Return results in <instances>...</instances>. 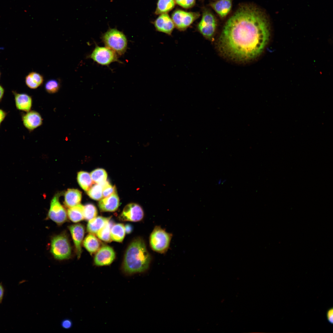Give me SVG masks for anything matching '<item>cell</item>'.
I'll list each match as a JSON object with an SVG mask.
<instances>
[{"label":"cell","mask_w":333,"mask_h":333,"mask_svg":"<svg viewBox=\"0 0 333 333\" xmlns=\"http://www.w3.org/2000/svg\"><path fill=\"white\" fill-rule=\"evenodd\" d=\"M270 36L266 16L253 5L240 6L225 23L218 41L220 52L234 60L246 62L259 56Z\"/></svg>","instance_id":"cell-1"},{"label":"cell","mask_w":333,"mask_h":333,"mask_svg":"<svg viewBox=\"0 0 333 333\" xmlns=\"http://www.w3.org/2000/svg\"><path fill=\"white\" fill-rule=\"evenodd\" d=\"M151 259L143 240L136 239L131 243L126 250L123 269L128 274L143 272L148 268Z\"/></svg>","instance_id":"cell-2"},{"label":"cell","mask_w":333,"mask_h":333,"mask_svg":"<svg viewBox=\"0 0 333 333\" xmlns=\"http://www.w3.org/2000/svg\"><path fill=\"white\" fill-rule=\"evenodd\" d=\"M101 39L106 47L121 56L128 47L127 38L122 32L116 28H109L101 36Z\"/></svg>","instance_id":"cell-3"},{"label":"cell","mask_w":333,"mask_h":333,"mask_svg":"<svg viewBox=\"0 0 333 333\" xmlns=\"http://www.w3.org/2000/svg\"><path fill=\"white\" fill-rule=\"evenodd\" d=\"M50 251L54 258L57 260H66L70 257L71 247L68 238L66 234H60L52 238Z\"/></svg>","instance_id":"cell-4"},{"label":"cell","mask_w":333,"mask_h":333,"mask_svg":"<svg viewBox=\"0 0 333 333\" xmlns=\"http://www.w3.org/2000/svg\"><path fill=\"white\" fill-rule=\"evenodd\" d=\"M172 234L159 226L154 229L150 237V244L154 251L160 253L166 252L168 249Z\"/></svg>","instance_id":"cell-5"},{"label":"cell","mask_w":333,"mask_h":333,"mask_svg":"<svg viewBox=\"0 0 333 333\" xmlns=\"http://www.w3.org/2000/svg\"><path fill=\"white\" fill-rule=\"evenodd\" d=\"M118 55L113 51L106 47L96 45L91 53L87 56L94 62L103 66H108L114 62L122 63Z\"/></svg>","instance_id":"cell-6"},{"label":"cell","mask_w":333,"mask_h":333,"mask_svg":"<svg viewBox=\"0 0 333 333\" xmlns=\"http://www.w3.org/2000/svg\"><path fill=\"white\" fill-rule=\"evenodd\" d=\"M216 26V20L214 14L209 10L204 8L197 26L198 30L205 38L211 39L214 34Z\"/></svg>","instance_id":"cell-7"},{"label":"cell","mask_w":333,"mask_h":333,"mask_svg":"<svg viewBox=\"0 0 333 333\" xmlns=\"http://www.w3.org/2000/svg\"><path fill=\"white\" fill-rule=\"evenodd\" d=\"M199 15L198 12H188L177 10L172 13L171 19L175 27L180 31H184L189 27Z\"/></svg>","instance_id":"cell-8"},{"label":"cell","mask_w":333,"mask_h":333,"mask_svg":"<svg viewBox=\"0 0 333 333\" xmlns=\"http://www.w3.org/2000/svg\"><path fill=\"white\" fill-rule=\"evenodd\" d=\"M60 195V193H57L52 199L47 214V217L58 225L65 222L68 217L65 209L59 201Z\"/></svg>","instance_id":"cell-9"},{"label":"cell","mask_w":333,"mask_h":333,"mask_svg":"<svg viewBox=\"0 0 333 333\" xmlns=\"http://www.w3.org/2000/svg\"><path fill=\"white\" fill-rule=\"evenodd\" d=\"M144 216V212L142 207L135 203H130L127 205L119 216V219L122 221H138L142 220Z\"/></svg>","instance_id":"cell-10"},{"label":"cell","mask_w":333,"mask_h":333,"mask_svg":"<svg viewBox=\"0 0 333 333\" xmlns=\"http://www.w3.org/2000/svg\"><path fill=\"white\" fill-rule=\"evenodd\" d=\"M115 257V253L112 247L104 246L97 251L94 258V263L98 266L109 265L113 262Z\"/></svg>","instance_id":"cell-11"},{"label":"cell","mask_w":333,"mask_h":333,"mask_svg":"<svg viewBox=\"0 0 333 333\" xmlns=\"http://www.w3.org/2000/svg\"><path fill=\"white\" fill-rule=\"evenodd\" d=\"M74 244L75 252L77 258L79 259L82 253L81 244L84 234V228L83 225L76 224L68 227Z\"/></svg>","instance_id":"cell-12"},{"label":"cell","mask_w":333,"mask_h":333,"mask_svg":"<svg viewBox=\"0 0 333 333\" xmlns=\"http://www.w3.org/2000/svg\"><path fill=\"white\" fill-rule=\"evenodd\" d=\"M21 120L24 126L29 131H31L40 126L42 123L40 114L35 111H30L21 114Z\"/></svg>","instance_id":"cell-13"},{"label":"cell","mask_w":333,"mask_h":333,"mask_svg":"<svg viewBox=\"0 0 333 333\" xmlns=\"http://www.w3.org/2000/svg\"><path fill=\"white\" fill-rule=\"evenodd\" d=\"M153 23L158 31L171 35L175 27L174 24L168 14H160Z\"/></svg>","instance_id":"cell-14"},{"label":"cell","mask_w":333,"mask_h":333,"mask_svg":"<svg viewBox=\"0 0 333 333\" xmlns=\"http://www.w3.org/2000/svg\"><path fill=\"white\" fill-rule=\"evenodd\" d=\"M15 107L19 111L27 112L30 111L32 104V97L25 93H20L12 91Z\"/></svg>","instance_id":"cell-15"},{"label":"cell","mask_w":333,"mask_h":333,"mask_svg":"<svg viewBox=\"0 0 333 333\" xmlns=\"http://www.w3.org/2000/svg\"><path fill=\"white\" fill-rule=\"evenodd\" d=\"M119 204V199L117 192L101 199L98 203L100 210L104 212H114L117 209Z\"/></svg>","instance_id":"cell-16"},{"label":"cell","mask_w":333,"mask_h":333,"mask_svg":"<svg viewBox=\"0 0 333 333\" xmlns=\"http://www.w3.org/2000/svg\"><path fill=\"white\" fill-rule=\"evenodd\" d=\"M82 198L81 192L77 189H68L65 192L64 203L69 208L79 204Z\"/></svg>","instance_id":"cell-17"},{"label":"cell","mask_w":333,"mask_h":333,"mask_svg":"<svg viewBox=\"0 0 333 333\" xmlns=\"http://www.w3.org/2000/svg\"><path fill=\"white\" fill-rule=\"evenodd\" d=\"M232 2V0H219L210 3V6L220 17L223 18L231 10Z\"/></svg>","instance_id":"cell-18"},{"label":"cell","mask_w":333,"mask_h":333,"mask_svg":"<svg viewBox=\"0 0 333 333\" xmlns=\"http://www.w3.org/2000/svg\"><path fill=\"white\" fill-rule=\"evenodd\" d=\"M109 220L110 218L99 216L89 220L87 225V231L90 233L96 234Z\"/></svg>","instance_id":"cell-19"},{"label":"cell","mask_w":333,"mask_h":333,"mask_svg":"<svg viewBox=\"0 0 333 333\" xmlns=\"http://www.w3.org/2000/svg\"><path fill=\"white\" fill-rule=\"evenodd\" d=\"M43 77L40 74L35 72H29L25 77V83L29 88L35 89L40 86L43 82Z\"/></svg>","instance_id":"cell-20"},{"label":"cell","mask_w":333,"mask_h":333,"mask_svg":"<svg viewBox=\"0 0 333 333\" xmlns=\"http://www.w3.org/2000/svg\"><path fill=\"white\" fill-rule=\"evenodd\" d=\"M85 249L91 254H92L100 249V243L98 239L92 234L87 235L83 242Z\"/></svg>","instance_id":"cell-21"},{"label":"cell","mask_w":333,"mask_h":333,"mask_svg":"<svg viewBox=\"0 0 333 333\" xmlns=\"http://www.w3.org/2000/svg\"><path fill=\"white\" fill-rule=\"evenodd\" d=\"M83 207V205L79 204L68 208L67 216L69 219L74 223H77L82 220L84 219Z\"/></svg>","instance_id":"cell-22"},{"label":"cell","mask_w":333,"mask_h":333,"mask_svg":"<svg viewBox=\"0 0 333 333\" xmlns=\"http://www.w3.org/2000/svg\"><path fill=\"white\" fill-rule=\"evenodd\" d=\"M77 181L80 187L86 191L90 188L93 183L90 174L84 171H80L78 172Z\"/></svg>","instance_id":"cell-23"},{"label":"cell","mask_w":333,"mask_h":333,"mask_svg":"<svg viewBox=\"0 0 333 333\" xmlns=\"http://www.w3.org/2000/svg\"><path fill=\"white\" fill-rule=\"evenodd\" d=\"M125 230L123 224L119 223L113 225L110 229L112 240L118 242H122L125 237Z\"/></svg>","instance_id":"cell-24"},{"label":"cell","mask_w":333,"mask_h":333,"mask_svg":"<svg viewBox=\"0 0 333 333\" xmlns=\"http://www.w3.org/2000/svg\"><path fill=\"white\" fill-rule=\"evenodd\" d=\"M175 3L174 0H158L155 14L167 13L174 7Z\"/></svg>","instance_id":"cell-25"},{"label":"cell","mask_w":333,"mask_h":333,"mask_svg":"<svg viewBox=\"0 0 333 333\" xmlns=\"http://www.w3.org/2000/svg\"><path fill=\"white\" fill-rule=\"evenodd\" d=\"M93 182L97 184H101L106 181L107 174L106 171L102 168L96 169L90 173Z\"/></svg>","instance_id":"cell-26"},{"label":"cell","mask_w":333,"mask_h":333,"mask_svg":"<svg viewBox=\"0 0 333 333\" xmlns=\"http://www.w3.org/2000/svg\"><path fill=\"white\" fill-rule=\"evenodd\" d=\"M112 226L109 221L96 233L98 237L105 242H111L112 240L110 236V229Z\"/></svg>","instance_id":"cell-27"},{"label":"cell","mask_w":333,"mask_h":333,"mask_svg":"<svg viewBox=\"0 0 333 333\" xmlns=\"http://www.w3.org/2000/svg\"><path fill=\"white\" fill-rule=\"evenodd\" d=\"M97 211L95 206L91 203H88L83 207V215L84 219L86 220H89L96 217Z\"/></svg>","instance_id":"cell-28"},{"label":"cell","mask_w":333,"mask_h":333,"mask_svg":"<svg viewBox=\"0 0 333 333\" xmlns=\"http://www.w3.org/2000/svg\"><path fill=\"white\" fill-rule=\"evenodd\" d=\"M102 189L101 184H96L87 191V193L91 199L95 200H100L103 197Z\"/></svg>","instance_id":"cell-29"},{"label":"cell","mask_w":333,"mask_h":333,"mask_svg":"<svg viewBox=\"0 0 333 333\" xmlns=\"http://www.w3.org/2000/svg\"><path fill=\"white\" fill-rule=\"evenodd\" d=\"M60 86V83L58 80L52 79L48 80L46 82L45 88L48 92L54 93L59 91Z\"/></svg>","instance_id":"cell-30"},{"label":"cell","mask_w":333,"mask_h":333,"mask_svg":"<svg viewBox=\"0 0 333 333\" xmlns=\"http://www.w3.org/2000/svg\"><path fill=\"white\" fill-rule=\"evenodd\" d=\"M100 184L102 187V195L104 198L108 197L116 192L115 186L111 185L107 181Z\"/></svg>","instance_id":"cell-31"},{"label":"cell","mask_w":333,"mask_h":333,"mask_svg":"<svg viewBox=\"0 0 333 333\" xmlns=\"http://www.w3.org/2000/svg\"><path fill=\"white\" fill-rule=\"evenodd\" d=\"M175 3L184 8H189L195 4L196 0H174Z\"/></svg>","instance_id":"cell-32"},{"label":"cell","mask_w":333,"mask_h":333,"mask_svg":"<svg viewBox=\"0 0 333 333\" xmlns=\"http://www.w3.org/2000/svg\"><path fill=\"white\" fill-rule=\"evenodd\" d=\"M62 327L65 329L71 328L72 326V322L70 319H66L63 320L61 323Z\"/></svg>","instance_id":"cell-33"},{"label":"cell","mask_w":333,"mask_h":333,"mask_svg":"<svg viewBox=\"0 0 333 333\" xmlns=\"http://www.w3.org/2000/svg\"><path fill=\"white\" fill-rule=\"evenodd\" d=\"M326 318L328 322L331 324H333V308L330 307L327 310Z\"/></svg>","instance_id":"cell-34"},{"label":"cell","mask_w":333,"mask_h":333,"mask_svg":"<svg viewBox=\"0 0 333 333\" xmlns=\"http://www.w3.org/2000/svg\"><path fill=\"white\" fill-rule=\"evenodd\" d=\"M7 113L0 108V125L6 117Z\"/></svg>","instance_id":"cell-35"},{"label":"cell","mask_w":333,"mask_h":333,"mask_svg":"<svg viewBox=\"0 0 333 333\" xmlns=\"http://www.w3.org/2000/svg\"><path fill=\"white\" fill-rule=\"evenodd\" d=\"M4 294V289L2 283H0V304L2 301Z\"/></svg>","instance_id":"cell-36"},{"label":"cell","mask_w":333,"mask_h":333,"mask_svg":"<svg viewBox=\"0 0 333 333\" xmlns=\"http://www.w3.org/2000/svg\"><path fill=\"white\" fill-rule=\"evenodd\" d=\"M125 232L128 234L130 233L133 229L132 225L129 224H126L125 226Z\"/></svg>","instance_id":"cell-37"},{"label":"cell","mask_w":333,"mask_h":333,"mask_svg":"<svg viewBox=\"0 0 333 333\" xmlns=\"http://www.w3.org/2000/svg\"><path fill=\"white\" fill-rule=\"evenodd\" d=\"M5 90L4 87L0 84V103L2 101L3 97Z\"/></svg>","instance_id":"cell-38"},{"label":"cell","mask_w":333,"mask_h":333,"mask_svg":"<svg viewBox=\"0 0 333 333\" xmlns=\"http://www.w3.org/2000/svg\"><path fill=\"white\" fill-rule=\"evenodd\" d=\"M222 182L221 181V180H219L218 181V183L219 184H221V183Z\"/></svg>","instance_id":"cell-39"},{"label":"cell","mask_w":333,"mask_h":333,"mask_svg":"<svg viewBox=\"0 0 333 333\" xmlns=\"http://www.w3.org/2000/svg\"><path fill=\"white\" fill-rule=\"evenodd\" d=\"M1 72H0V77H1Z\"/></svg>","instance_id":"cell-40"}]
</instances>
